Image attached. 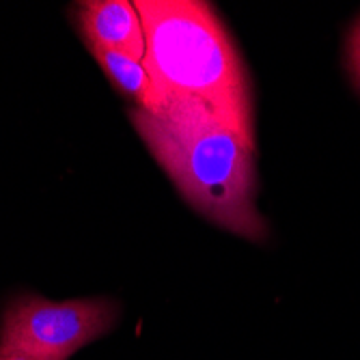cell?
Here are the masks:
<instances>
[{"instance_id": "6da1fadb", "label": "cell", "mask_w": 360, "mask_h": 360, "mask_svg": "<svg viewBox=\"0 0 360 360\" xmlns=\"http://www.w3.org/2000/svg\"><path fill=\"white\" fill-rule=\"evenodd\" d=\"M129 121L196 212L244 240L268 238L257 210V151L210 108L190 97H165L162 112L132 108Z\"/></svg>"}, {"instance_id": "7a4b0ae2", "label": "cell", "mask_w": 360, "mask_h": 360, "mask_svg": "<svg viewBox=\"0 0 360 360\" xmlns=\"http://www.w3.org/2000/svg\"><path fill=\"white\" fill-rule=\"evenodd\" d=\"M145 30L143 65L158 93L190 97L210 108L257 151L252 89L244 60L203 0H136Z\"/></svg>"}, {"instance_id": "3957f363", "label": "cell", "mask_w": 360, "mask_h": 360, "mask_svg": "<svg viewBox=\"0 0 360 360\" xmlns=\"http://www.w3.org/2000/svg\"><path fill=\"white\" fill-rule=\"evenodd\" d=\"M110 298L48 300L22 293L0 315V349L24 352L44 360H70L89 343L106 337L119 321Z\"/></svg>"}, {"instance_id": "277c9868", "label": "cell", "mask_w": 360, "mask_h": 360, "mask_svg": "<svg viewBox=\"0 0 360 360\" xmlns=\"http://www.w3.org/2000/svg\"><path fill=\"white\" fill-rule=\"evenodd\" d=\"M76 22L89 48H104L145 58V30L134 3L127 0H86L76 9Z\"/></svg>"}, {"instance_id": "5b68a950", "label": "cell", "mask_w": 360, "mask_h": 360, "mask_svg": "<svg viewBox=\"0 0 360 360\" xmlns=\"http://www.w3.org/2000/svg\"><path fill=\"white\" fill-rule=\"evenodd\" d=\"M89 50L93 58L97 60V65H100L104 74L108 76V80L136 104L134 108H141L153 115L162 112L165 100H162V95L158 93L151 76L147 74L143 60H136L121 52L104 50V48H89Z\"/></svg>"}, {"instance_id": "8992f818", "label": "cell", "mask_w": 360, "mask_h": 360, "mask_svg": "<svg viewBox=\"0 0 360 360\" xmlns=\"http://www.w3.org/2000/svg\"><path fill=\"white\" fill-rule=\"evenodd\" d=\"M345 60H347V70H349L352 82H354L356 91L360 93V18L356 20V24L352 26L349 35H347Z\"/></svg>"}, {"instance_id": "52a82bcc", "label": "cell", "mask_w": 360, "mask_h": 360, "mask_svg": "<svg viewBox=\"0 0 360 360\" xmlns=\"http://www.w3.org/2000/svg\"><path fill=\"white\" fill-rule=\"evenodd\" d=\"M0 360H44V358L30 356V354H24V352H3V349H0Z\"/></svg>"}]
</instances>
